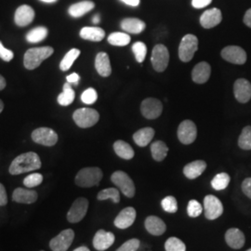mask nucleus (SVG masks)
<instances>
[{"label":"nucleus","instance_id":"f257e3e1","mask_svg":"<svg viewBox=\"0 0 251 251\" xmlns=\"http://www.w3.org/2000/svg\"><path fill=\"white\" fill-rule=\"evenodd\" d=\"M41 168V160L36 152H28L18 155L11 162L9 171L11 175H20Z\"/></svg>","mask_w":251,"mask_h":251},{"label":"nucleus","instance_id":"f03ea898","mask_svg":"<svg viewBox=\"0 0 251 251\" xmlns=\"http://www.w3.org/2000/svg\"><path fill=\"white\" fill-rule=\"evenodd\" d=\"M103 177V173L100 168L90 167L84 168L75 176V182L82 188H90L99 185L100 181Z\"/></svg>","mask_w":251,"mask_h":251},{"label":"nucleus","instance_id":"7ed1b4c3","mask_svg":"<svg viewBox=\"0 0 251 251\" xmlns=\"http://www.w3.org/2000/svg\"><path fill=\"white\" fill-rule=\"evenodd\" d=\"M53 52V48L51 47L33 48L28 50L24 58L25 67L28 70L36 69L44 60L50 57Z\"/></svg>","mask_w":251,"mask_h":251},{"label":"nucleus","instance_id":"20e7f679","mask_svg":"<svg viewBox=\"0 0 251 251\" xmlns=\"http://www.w3.org/2000/svg\"><path fill=\"white\" fill-rule=\"evenodd\" d=\"M111 180L125 197L128 198L134 197L136 193L134 182L126 172L121 171L114 172L111 176Z\"/></svg>","mask_w":251,"mask_h":251},{"label":"nucleus","instance_id":"39448f33","mask_svg":"<svg viewBox=\"0 0 251 251\" xmlns=\"http://www.w3.org/2000/svg\"><path fill=\"white\" fill-rule=\"evenodd\" d=\"M75 124L82 128L90 127L98 123L100 119L99 113L91 108L77 109L73 115Z\"/></svg>","mask_w":251,"mask_h":251},{"label":"nucleus","instance_id":"423d86ee","mask_svg":"<svg viewBox=\"0 0 251 251\" xmlns=\"http://www.w3.org/2000/svg\"><path fill=\"white\" fill-rule=\"evenodd\" d=\"M198 49V37L194 35H186L180 41L179 47V57L183 63L190 62Z\"/></svg>","mask_w":251,"mask_h":251},{"label":"nucleus","instance_id":"0eeeda50","mask_svg":"<svg viewBox=\"0 0 251 251\" xmlns=\"http://www.w3.org/2000/svg\"><path fill=\"white\" fill-rule=\"evenodd\" d=\"M89 200L85 198H76L67 212V221L71 224L81 222L88 212Z\"/></svg>","mask_w":251,"mask_h":251},{"label":"nucleus","instance_id":"6e6552de","mask_svg":"<svg viewBox=\"0 0 251 251\" xmlns=\"http://www.w3.org/2000/svg\"><path fill=\"white\" fill-rule=\"evenodd\" d=\"M152 67L157 72H163L167 69L170 62V52L166 46L158 44L152 49L151 57Z\"/></svg>","mask_w":251,"mask_h":251},{"label":"nucleus","instance_id":"1a4fd4ad","mask_svg":"<svg viewBox=\"0 0 251 251\" xmlns=\"http://www.w3.org/2000/svg\"><path fill=\"white\" fill-rule=\"evenodd\" d=\"M75 239L72 229L63 230L50 241V248L52 251H67Z\"/></svg>","mask_w":251,"mask_h":251},{"label":"nucleus","instance_id":"9d476101","mask_svg":"<svg viewBox=\"0 0 251 251\" xmlns=\"http://www.w3.org/2000/svg\"><path fill=\"white\" fill-rule=\"evenodd\" d=\"M204 210L206 219L213 221L224 213V206L219 198L212 195H208L204 198Z\"/></svg>","mask_w":251,"mask_h":251},{"label":"nucleus","instance_id":"9b49d317","mask_svg":"<svg viewBox=\"0 0 251 251\" xmlns=\"http://www.w3.org/2000/svg\"><path fill=\"white\" fill-rule=\"evenodd\" d=\"M32 140L36 144L44 146H53L58 142V135L49 127H39L32 132Z\"/></svg>","mask_w":251,"mask_h":251},{"label":"nucleus","instance_id":"f8f14e48","mask_svg":"<svg viewBox=\"0 0 251 251\" xmlns=\"http://www.w3.org/2000/svg\"><path fill=\"white\" fill-rule=\"evenodd\" d=\"M198 136V128L196 124L191 120H184L178 127V138L181 144H193Z\"/></svg>","mask_w":251,"mask_h":251},{"label":"nucleus","instance_id":"ddd939ff","mask_svg":"<svg viewBox=\"0 0 251 251\" xmlns=\"http://www.w3.org/2000/svg\"><path fill=\"white\" fill-rule=\"evenodd\" d=\"M163 111V104L159 100L147 98L141 104V112L147 119H155L160 117Z\"/></svg>","mask_w":251,"mask_h":251},{"label":"nucleus","instance_id":"4468645a","mask_svg":"<svg viewBox=\"0 0 251 251\" xmlns=\"http://www.w3.org/2000/svg\"><path fill=\"white\" fill-rule=\"evenodd\" d=\"M222 57L225 61L234 64H244L247 62V53L242 48L228 46L222 50Z\"/></svg>","mask_w":251,"mask_h":251},{"label":"nucleus","instance_id":"2eb2a0df","mask_svg":"<svg viewBox=\"0 0 251 251\" xmlns=\"http://www.w3.org/2000/svg\"><path fill=\"white\" fill-rule=\"evenodd\" d=\"M116 236L111 232H106L103 229H100L95 233L93 237V247L96 251H104L113 246L115 243Z\"/></svg>","mask_w":251,"mask_h":251},{"label":"nucleus","instance_id":"dca6fc26","mask_svg":"<svg viewBox=\"0 0 251 251\" xmlns=\"http://www.w3.org/2000/svg\"><path fill=\"white\" fill-rule=\"evenodd\" d=\"M136 216H137V213H136L134 207H132V206L125 207L116 217V219L114 221L115 226L118 229H122V230L127 229L134 224Z\"/></svg>","mask_w":251,"mask_h":251},{"label":"nucleus","instance_id":"f3484780","mask_svg":"<svg viewBox=\"0 0 251 251\" xmlns=\"http://www.w3.org/2000/svg\"><path fill=\"white\" fill-rule=\"evenodd\" d=\"M235 99L241 103H246L251 99V84L250 81L239 78L233 85Z\"/></svg>","mask_w":251,"mask_h":251},{"label":"nucleus","instance_id":"a211bd4d","mask_svg":"<svg viewBox=\"0 0 251 251\" xmlns=\"http://www.w3.org/2000/svg\"><path fill=\"white\" fill-rule=\"evenodd\" d=\"M145 229L148 233L154 236H160L167 231V225L159 217L149 216L144 222Z\"/></svg>","mask_w":251,"mask_h":251},{"label":"nucleus","instance_id":"6ab92c4d","mask_svg":"<svg viewBox=\"0 0 251 251\" xmlns=\"http://www.w3.org/2000/svg\"><path fill=\"white\" fill-rule=\"evenodd\" d=\"M225 241L233 250L242 249L246 242V237L242 231L237 228H230L225 233Z\"/></svg>","mask_w":251,"mask_h":251},{"label":"nucleus","instance_id":"aec40b11","mask_svg":"<svg viewBox=\"0 0 251 251\" xmlns=\"http://www.w3.org/2000/svg\"><path fill=\"white\" fill-rule=\"evenodd\" d=\"M38 195L36 191L30 188H16L12 193V201L20 204H33L36 202Z\"/></svg>","mask_w":251,"mask_h":251},{"label":"nucleus","instance_id":"412c9836","mask_svg":"<svg viewBox=\"0 0 251 251\" xmlns=\"http://www.w3.org/2000/svg\"><path fill=\"white\" fill-rule=\"evenodd\" d=\"M35 18V11L30 6L23 5L19 7L14 16L15 24L18 26H26L30 25Z\"/></svg>","mask_w":251,"mask_h":251},{"label":"nucleus","instance_id":"4be33fe9","mask_svg":"<svg viewBox=\"0 0 251 251\" xmlns=\"http://www.w3.org/2000/svg\"><path fill=\"white\" fill-rule=\"evenodd\" d=\"M222 20H223V15L220 9H208L202 14L200 18V24L204 28L209 29V28L217 26L222 22Z\"/></svg>","mask_w":251,"mask_h":251},{"label":"nucleus","instance_id":"5701e85b","mask_svg":"<svg viewBox=\"0 0 251 251\" xmlns=\"http://www.w3.org/2000/svg\"><path fill=\"white\" fill-rule=\"evenodd\" d=\"M211 74L210 65L206 62L199 63L195 66L192 72V78L198 84H204L209 79Z\"/></svg>","mask_w":251,"mask_h":251},{"label":"nucleus","instance_id":"b1692460","mask_svg":"<svg viewBox=\"0 0 251 251\" xmlns=\"http://www.w3.org/2000/svg\"><path fill=\"white\" fill-rule=\"evenodd\" d=\"M206 169V163L203 160H197L187 164L183 169V174L186 178L195 179L198 178Z\"/></svg>","mask_w":251,"mask_h":251},{"label":"nucleus","instance_id":"393cba45","mask_svg":"<svg viewBox=\"0 0 251 251\" xmlns=\"http://www.w3.org/2000/svg\"><path fill=\"white\" fill-rule=\"evenodd\" d=\"M95 68L100 75L103 77H107L112 73V67L110 59L107 53L105 52H100L97 54L95 59Z\"/></svg>","mask_w":251,"mask_h":251},{"label":"nucleus","instance_id":"a878e982","mask_svg":"<svg viewBox=\"0 0 251 251\" xmlns=\"http://www.w3.org/2000/svg\"><path fill=\"white\" fill-rule=\"evenodd\" d=\"M121 28L126 33L141 34L145 29V24L140 19L126 18L121 22Z\"/></svg>","mask_w":251,"mask_h":251},{"label":"nucleus","instance_id":"bb28decb","mask_svg":"<svg viewBox=\"0 0 251 251\" xmlns=\"http://www.w3.org/2000/svg\"><path fill=\"white\" fill-rule=\"evenodd\" d=\"M80 36L85 40L100 42L104 38L105 32L100 27H84L81 29Z\"/></svg>","mask_w":251,"mask_h":251},{"label":"nucleus","instance_id":"cd10ccee","mask_svg":"<svg viewBox=\"0 0 251 251\" xmlns=\"http://www.w3.org/2000/svg\"><path fill=\"white\" fill-rule=\"evenodd\" d=\"M154 136V129L152 127H144L133 134L135 144L140 147H145L151 143Z\"/></svg>","mask_w":251,"mask_h":251},{"label":"nucleus","instance_id":"c85d7f7f","mask_svg":"<svg viewBox=\"0 0 251 251\" xmlns=\"http://www.w3.org/2000/svg\"><path fill=\"white\" fill-rule=\"evenodd\" d=\"M95 4L92 1H82L72 6L68 9L69 14L74 18H79L81 16L85 15L86 13L90 12L91 9H94Z\"/></svg>","mask_w":251,"mask_h":251},{"label":"nucleus","instance_id":"c756f323","mask_svg":"<svg viewBox=\"0 0 251 251\" xmlns=\"http://www.w3.org/2000/svg\"><path fill=\"white\" fill-rule=\"evenodd\" d=\"M114 150L119 157L125 160H129L134 157V150L129 144L124 141H117L114 144Z\"/></svg>","mask_w":251,"mask_h":251},{"label":"nucleus","instance_id":"7c9ffc66","mask_svg":"<svg viewBox=\"0 0 251 251\" xmlns=\"http://www.w3.org/2000/svg\"><path fill=\"white\" fill-rule=\"evenodd\" d=\"M169 147L162 141H156L151 145L152 158L157 162H161L167 157Z\"/></svg>","mask_w":251,"mask_h":251},{"label":"nucleus","instance_id":"2f4dec72","mask_svg":"<svg viewBox=\"0 0 251 251\" xmlns=\"http://www.w3.org/2000/svg\"><path fill=\"white\" fill-rule=\"evenodd\" d=\"M75 97V93L72 89L70 83L63 85V91L58 96V102L62 106H68L72 103Z\"/></svg>","mask_w":251,"mask_h":251},{"label":"nucleus","instance_id":"473e14b6","mask_svg":"<svg viewBox=\"0 0 251 251\" xmlns=\"http://www.w3.org/2000/svg\"><path fill=\"white\" fill-rule=\"evenodd\" d=\"M48 36V29L44 26H38L27 33L26 40L29 43H38L44 40Z\"/></svg>","mask_w":251,"mask_h":251},{"label":"nucleus","instance_id":"72a5a7b5","mask_svg":"<svg viewBox=\"0 0 251 251\" xmlns=\"http://www.w3.org/2000/svg\"><path fill=\"white\" fill-rule=\"evenodd\" d=\"M79 55H80V50L77 49H72L71 50H69L67 53L65 54V56L63 57L62 62L60 63L61 70L62 71L69 70L73 63H75V61L78 58Z\"/></svg>","mask_w":251,"mask_h":251},{"label":"nucleus","instance_id":"f704fd0d","mask_svg":"<svg viewBox=\"0 0 251 251\" xmlns=\"http://www.w3.org/2000/svg\"><path fill=\"white\" fill-rule=\"evenodd\" d=\"M231 178L227 173H219L211 180V186L216 191H223L227 188L230 183Z\"/></svg>","mask_w":251,"mask_h":251},{"label":"nucleus","instance_id":"c9c22d12","mask_svg":"<svg viewBox=\"0 0 251 251\" xmlns=\"http://www.w3.org/2000/svg\"><path fill=\"white\" fill-rule=\"evenodd\" d=\"M108 42L113 46L124 47L128 45L130 42V36L126 33L116 32L108 36Z\"/></svg>","mask_w":251,"mask_h":251},{"label":"nucleus","instance_id":"e433bc0d","mask_svg":"<svg viewBox=\"0 0 251 251\" xmlns=\"http://www.w3.org/2000/svg\"><path fill=\"white\" fill-rule=\"evenodd\" d=\"M97 199L100 201L110 199L114 203L118 204L120 202V193L117 188L103 189L98 194Z\"/></svg>","mask_w":251,"mask_h":251},{"label":"nucleus","instance_id":"4c0bfd02","mask_svg":"<svg viewBox=\"0 0 251 251\" xmlns=\"http://www.w3.org/2000/svg\"><path fill=\"white\" fill-rule=\"evenodd\" d=\"M238 145L243 150H251V126L244 127L238 139Z\"/></svg>","mask_w":251,"mask_h":251},{"label":"nucleus","instance_id":"58836bf2","mask_svg":"<svg viewBox=\"0 0 251 251\" xmlns=\"http://www.w3.org/2000/svg\"><path fill=\"white\" fill-rule=\"evenodd\" d=\"M166 251H186V246L177 237H170L165 243Z\"/></svg>","mask_w":251,"mask_h":251},{"label":"nucleus","instance_id":"ea45409f","mask_svg":"<svg viewBox=\"0 0 251 251\" xmlns=\"http://www.w3.org/2000/svg\"><path fill=\"white\" fill-rule=\"evenodd\" d=\"M132 50L136 58V61L138 63H142L145 60L146 54H147V48L146 45L144 44V42H136L135 44L132 46Z\"/></svg>","mask_w":251,"mask_h":251},{"label":"nucleus","instance_id":"a19ab883","mask_svg":"<svg viewBox=\"0 0 251 251\" xmlns=\"http://www.w3.org/2000/svg\"><path fill=\"white\" fill-rule=\"evenodd\" d=\"M162 208L168 213H176L178 211V203L174 197H167L161 201Z\"/></svg>","mask_w":251,"mask_h":251},{"label":"nucleus","instance_id":"79ce46f5","mask_svg":"<svg viewBox=\"0 0 251 251\" xmlns=\"http://www.w3.org/2000/svg\"><path fill=\"white\" fill-rule=\"evenodd\" d=\"M43 181V176L40 173H33L26 176L24 179V184L27 188H34L40 185Z\"/></svg>","mask_w":251,"mask_h":251},{"label":"nucleus","instance_id":"37998d69","mask_svg":"<svg viewBox=\"0 0 251 251\" xmlns=\"http://www.w3.org/2000/svg\"><path fill=\"white\" fill-rule=\"evenodd\" d=\"M202 211H203V207L198 200L192 199L189 201L187 205V213L189 217L197 218L202 214Z\"/></svg>","mask_w":251,"mask_h":251},{"label":"nucleus","instance_id":"c03bdc74","mask_svg":"<svg viewBox=\"0 0 251 251\" xmlns=\"http://www.w3.org/2000/svg\"><path fill=\"white\" fill-rule=\"evenodd\" d=\"M97 99H98L97 91L92 88L85 90L81 95V100L86 104H93Z\"/></svg>","mask_w":251,"mask_h":251},{"label":"nucleus","instance_id":"a18cd8bd","mask_svg":"<svg viewBox=\"0 0 251 251\" xmlns=\"http://www.w3.org/2000/svg\"><path fill=\"white\" fill-rule=\"evenodd\" d=\"M141 245V241L137 238H132L126 241L121 247H119L116 251H137Z\"/></svg>","mask_w":251,"mask_h":251},{"label":"nucleus","instance_id":"49530a36","mask_svg":"<svg viewBox=\"0 0 251 251\" xmlns=\"http://www.w3.org/2000/svg\"><path fill=\"white\" fill-rule=\"evenodd\" d=\"M13 56H14L13 52L8 49H6L0 41V58L5 62H10L13 59Z\"/></svg>","mask_w":251,"mask_h":251},{"label":"nucleus","instance_id":"de8ad7c7","mask_svg":"<svg viewBox=\"0 0 251 251\" xmlns=\"http://www.w3.org/2000/svg\"><path fill=\"white\" fill-rule=\"evenodd\" d=\"M242 191L245 196L251 199V178L244 179L242 182Z\"/></svg>","mask_w":251,"mask_h":251},{"label":"nucleus","instance_id":"09e8293b","mask_svg":"<svg viewBox=\"0 0 251 251\" xmlns=\"http://www.w3.org/2000/svg\"><path fill=\"white\" fill-rule=\"evenodd\" d=\"M8 204V196L6 189L2 183H0V206H5Z\"/></svg>","mask_w":251,"mask_h":251},{"label":"nucleus","instance_id":"8fccbe9b","mask_svg":"<svg viewBox=\"0 0 251 251\" xmlns=\"http://www.w3.org/2000/svg\"><path fill=\"white\" fill-rule=\"evenodd\" d=\"M212 0H192V5L196 9H202L208 6Z\"/></svg>","mask_w":251,"mask_h":251},{"label":"nucleus","instance_id":"3c124183","mask_svg":"<svg viewBox=\"0 0 251 251\" xmlns=\"http://www.w3.org/2000/svg\"><path fill=\"white\" fill-rule=\"evenodd\" d=\"M80 79L79 75L76 74V73H73L71 75H69L67 77H66V80L68 83H73V84H75L77 85L78 84V81Z\"/></svg>","mask_w":251,"mask_h":251},{"label":"nucleus","instance_id":"603ef678","mask_svg":"<svg viewBox=\"0 0 251 251\" xmlns=\"http://www.w3.org/2000/svg\"><path fill=\"white\" fill-rule=\"evenodd\" d=\"M244 23L247 26L251 27V9H249L245 16H244Z\"/></svg>","mask_w":251,"mask_h":251},{"label":"nucleus","instance_id":"864d4df0","mask_svg":"<svg viewBox=\"0 0 251 251\" xmlns=\"http://www.w3.org/2000/svg\"><path fill=\"white\" fill-rule=\"evenodd\" d=\"M137 251H152V249L148 244L141 243V245H140V247H139Z\"/></svg>","mask_w":251,"mask_h":251},{"label":"nucleus","instance_id":"5fc2aeb1","mask_svg":"<svg viewBox=\"0 0 251 251\" xmlns=\"http://www.w3.org/2000/svg\"><path fill=\"white\" fill-rule=\"evenodd\" d=\"M122 2H124L128 6H132V7H137L140 4V0H121Z\"/></svg>","mask_w":251,"mask_h":251},{"label":"nucleus","instance_id":"6e6d98bb","mask_svg":"<svg viewBox=\"0 0 251 251\" xmlns=\"http://www.w3.org/2000/svg\"><path fill=\"white\" fill-rule=\"evenodd\" d=\"M6 87V80L5 78L0 75V90H4Z\"/></svg>","mask_w":251,"mask_h":251},{"label":"nucleus","instance_id":"4d7b16f0","mask_svg":"<svg viewBox=\"0 0 251 251\" xmlns=\"http://www.w3.org/2000/svg\"><path fill=\"white\" fill-rule=\"evenodd\" d=\"M74 251H90V249L89 248H87V247H85V246H81L79 248H77V249H75Z\"/></svg>","mask_w":251,"mask_h":251},{"label":"nucleus","instance_id":"13d9d810","mask_svg":"<svg viewBox=\"0 0 251 251\" xmlns=\"http://www.w3.org/2000/svg\"><path fill=\"white\" fill-rule=\"evenodd\" d=\"M92 23L93 24H95V25H98L100 23V16L99 15H95L94 17H93V20H92Z\"/></svg>","mask_w":251,"mask_h":251},{"label":"nucleus","instance_id":"bf43d9fd","mask_svg":"<svg viewBox=\"0 0 251 251\" xmlns=\"http://www.w3.org/2000/svg\"><path fill=\"white\" fill-rule=\"evenodd\" d=\"M42 2H45V3H55L56 1L58 0H41Z\"/></svg>","mask_w":251,"mask_h":251},{"label":"nucleus","instance_id":"052dcab7","mask_svg":"<svg viewBox=\"0 0 251 251\" xmlns=\"http://www.w3.org/2000/svg\"><path fill=\"white\" fill-rule=\"evenodd\" d=\"M3 109H4V103H3V101L0 100V113L3 111Z\"/></svg>","mask_w":251,"mask_h":251},{"label":"nucleus","instance_id":"680f3d73","mask_svg":"<svg viewBox=\"0 0 251 251\" xmlns=\"http://www.w3.org/2000/svg\"><path fill=\"white\" fill-rule=\"evenodd\" d=\"M247 251H251V249H250V250H248Z\"/></svg>","mask_w":251,"mask_h":251},{"label":"nucleus","instance_id":"e2e57ef3","mask_svg":"<svg viewBox=\"0 0 251 251\" xmlns=\"http://www.w3.org/2000/svg\"></svg>","mask_w":251,"mask_h":251}]
</instances>
